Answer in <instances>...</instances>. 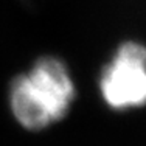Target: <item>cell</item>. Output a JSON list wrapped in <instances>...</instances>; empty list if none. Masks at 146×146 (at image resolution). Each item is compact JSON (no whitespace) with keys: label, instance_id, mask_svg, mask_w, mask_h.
<instances>
[{"label":"cell","instance_id":"obj_1","mask_svg":"<svg viewBox=\"0 0 146 146\" xmlns=\"http://www.w3.org/2000/svg\"><path fill=\"white\" fill-rule=\"evenodd\" d=\"M75 98V86L59 59L42 58L28 75L11 84L9 101L16 120L31 131L44 129L65 117Z\"/></svg>","mask_w":146,"mask_h":146},{"label":"cell","instance_id":"obj_2","mask_svg":"<svg viewBox=\"0 0 146 146\" xmlns=\"http://www.w3.org/2000/svg\"><path fill=\"white\" fill-rule=\"evenodd\" d=\"M104 101L117 110L146 104V47L123 44L100 79Z\"/></svg>","mask_w":146,"mask_h":146}]
</instances>
